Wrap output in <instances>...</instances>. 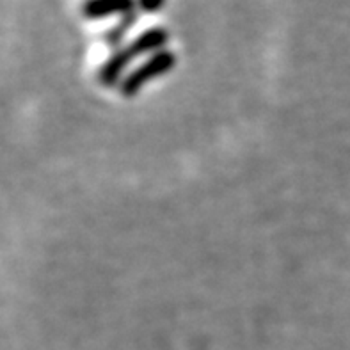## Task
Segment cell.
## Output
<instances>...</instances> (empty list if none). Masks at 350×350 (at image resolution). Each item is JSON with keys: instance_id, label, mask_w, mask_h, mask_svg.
<instances>
[{"instance_id": "6da1fadb", "label": "cell", "mask_w": 350, "mask_h": 350, "mask_svg": "<svg viewBox=\"0 0 350 350\" xmlns=\"http://www.w3.org/2000/svg\"><path fill=\"white\" fill-rule=\"evenodd\" d=\"M167 43L169 32L162 27H151L148 31L141 32L130 43L121 44L120 49H116L107 57V61L103 62L100 71H98V82L103 88L120 85V82L126 75V70L135 59L142 57V55L150 57V55L160 52V50H165Z\"/></svg>"}, {"instance_id": "7a4b0ae2", "label": "cell", "mask_w": 350, "mask_h": 350, "mask_svg": "<svg viewBox=\"0 0 350 350\" xmlns=\"http://www.w3.org/2000/svg\"><path fill=\"white\" fill-rule=\"evenodd\" d=\"M174 66H176V55L169 49L153 53L146 61H142L139 66H135L124 75V79L118 85L120 94L123 98H135L144 85L171 73Z\"/></svg>"}, {"instance_id": "3957f363", "label": "cell", "mask_w": 350, "mask_h": 350, "mask_svg": "<svg viewBox=\"0 0 350 350\" xmlns=\"http://www.w3.org/2000/svg\"><path fill=\"white\" fill-rule=\"evenodd\" d=\"M137 9V0H84L80 11L85 20H103L111 16H126Z\"/></svg>"}, {"instance_id": "277c9868", "label": "cell", "mask_w": 350, "mask_h": 350, "mask_svg": "<svg viewBox=\"0 0 350 350\" xmlns=\"http://www.w3.org/2000/svg\"><path fill=\"white\" fill-rule=\"evenodd\" d=\"M139 20V9L137 11H133V13L126 14V16H121L120 22L116 23V25H112L109 31H105V34H103V43H105V46H109V49L116 50L120 49L121 43L124 41V38L129 36V32L132 31L133 25L137 23Z\"/></svg>"}, {"instance_id": "5b68a950", "label": "cell", "mask_w": 350, "mask_h": 350, "mask_svg": "<svg viewBox=\"0 0 350 350\" xmlns=\"http://www.w3.org/2000/svg\"><path fill=\"white\" fill-rule=\"evenodd\" d=\"M139 4V11L142 13H159L160 9L165 5V0H137Z\"/></svg>"}]
</instances>
